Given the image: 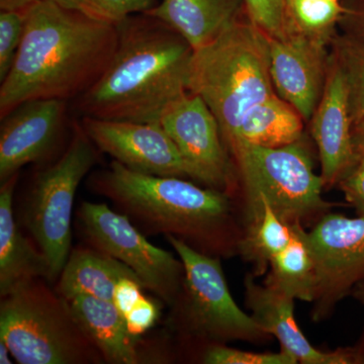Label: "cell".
<instances>
[{
    "instance_id": "4316f807",
    "label": "cell",
    "mask_w": 364,
    "mask_h": 364,
    "mask_svg": "<svg viewBox=\"0 0 364 364\" xmlns=\"http://www.w3.org/2000/svg\"><path fill=\"white\" fill-rule=\"evenodd\" d=\"M26 18V11H0V82L11 70L20 49Z\"/></svg>"
},
{
    "instance_id": "5b68a950",
    "label": "cell",
    "mask_w": 364,
    "mask_h": 364,
    "mask_svg": "<svg viewBox=\"0 0 364 364\" xmlns=\"http://www.w3.org/2000/svg\"><path fill=\"white\" fill-rule=\"evenodd\" d=\"M47 279H35L0 304V340L21 364L105 363L71 306Z\"/></svg>"
},
{
    "instance_id": "d6986e66",
    "label": "cell",
    "mask_w": 364,
    "mask_h": 364,
    "mask_svg": "<svg viewBox=\"0 0 364 364\" xmlns=\"http://www.w3.org/2000/svg\"><path fill=\"white\" fill-rule=\"evenodd\" d=\"M86 336L105 363H143L142 338L132 335L126 318L112 301L79 296L67 299Z\"/></svg>"
},
{
    "instance_id": "ac0fdd59",
    "label": "cell",
    "mask_w": 364,
    "mask_h": 364,
    "mask_svg": "<svg viewBox=\"0 0 364 364\" xmlns=\"http://www.w3.org/2000/svg\"><path fill=\"white\" fill-rule=\"evenodd\" d=\"M145 14L178 33L195 51L217 39L246 11L244 0H162Z\"/></svg>"
},
{
    "instance_id": "9a60e30c",
    "label": "cell",
    "mask_w": 364,
    "mask_h": 364,
    "mask_svg": "<svg viewBox=\"0 0 364 364\" xmlns=\"http://www.w3.org/2000/svg\"><path fill=\"white\" fill-rule=\"evenodd\" d=\"M312 135L317 144L325 186L339 182L358 159L352 140L348 90L343 71L330 56L322 97L312 119Z\"/></svg>"
},
{
    "instance_id": "277c9868",
    "label": "cell",
    "mask_w": 364,
    "mask_h": 364,
    "mask_svg": "<svg viewBox=\"0 0 364 364\" xmlns=\"http://www.w3.org/2000/svg\"><path fill=\"white\" fill-rule=\"evenodd\" d=\"M188 86L214 114L228 150L249 109L277 95L269 38L243 14L217 39L193 51Z\"/></svg>"
},
{
    "instance_id": "44dd1931",
    "label": "cell",
    "mask_w": 364,
    "mask_h": 364,
    "mask_svg": "<svg viewBox=\"0 0 364 364\" xmlns=\"http://www.w3.org/2000/svg\"><path fill=\"white\" fill-rule=\"evenodd\" d=\"M303 117L277 95L254 105L244 117L229 153L241 143L277 148L303 139Z\"/></svg>"
},
{
    "instance_id": "d590c367",
    "label": "cell",
    "mask_w": 364,
    "mask_h": 364,
    "mask_svg": "<svg viewBox=\"0 0 364 364\" xmlns=\"http://www.w3.org/2000/svg\"><path fill=\"white\" fill-rule=\"evenodd\" d=\"M9 354L11 353V351H9V347L6 346V344L4 343V342L2 341V340H0V363H13V359L9 358Z\"/></svg>"
},
{
    "instance_id": "e0dca14e",
    "label": "cell",
    "mask_w": 364,
    "mask_h": 364,
    "mask_svg": "<svg viewBox=\"0 0 364 364\" xmlns=\"http://www.w3.org/2000/svg\"><path fill=\"white\" fill-rule=\"evenodd\" d=\"M20 173L0 188V296H6L35 279L50 282V267L44 253L21 233L14 220V188Z\"/></svg>"
},
{
    "instance_id": "e575fe53",
    "label": "cell",
    "mask_w": 364,
    "mask_h": 364,
    "mask_svg": "<svg viewBox=\"0 0 364 364\" xmlns=\"http://www.w3.org/2000/svg\"><path fill=\"white\" fill-rule=\"evenodd\" d=\"M352 140L358 155L364 154V119L352 127Z\"/></svg>"
},
{
    "instance_id": "52a82bcc",
    "label": "cell",
    "mask_w": 364,
    "mask_h": 364,
    "mask_svg": "<svg viewBox=\"0 0 364 364\" xmlns=\"http://www.w3.org/2000/svg\"><path fill=\"white\" fill-rule=\"evenodd\" d=\"M230 155L240 176L248 213L264 200L280 219L293 224L331 205L323 200L324 181L314 171L303 139L277 148L241 143Z\"/></svg>"
},
{
    "instance_id": "4fadbf2b",
    "label": "cell",
    "mask_w": 364,
    "mask_h": 364,
    "mask_svg": "<svg viewBox=\"0 0 364 364\" xmlns=\"http://www.w3.org/2000/svg\"><path fill=\"white\" fill-rule=\"evenodd\" d=\"M67 102L57 98L23 102L1 119L0 182L30 163L49 156L65 126Z\"/></svg>"
},
{
    "instance_id": "7a4b0ae2",
    "label": "cell",
    "mask_w": 364,
    "mask_h": 364,
    "mask_svg": "<svg viewBox=\"0 0 364 364\" xmlns=\"http://www.w3.org/2000/svg\"><path fill=\"white\" fill-rule=\"evenodd\" d=\"M117 45L104 74L76 98L83 117L159 123L188 90L193 50L183 38L147 14L117 23Z\"/></svg>"
},
{
    "instance_id": "4dcf8cb0",
    "label": "cell",
    "mask_w": 364,
    "mask_h": 364,
    "mask_svg": "<svg viewBox=\"0 0 364 364\" xmlns=\"http://www.w3.org/2000/svg\"><path fill=\"white\" fill-rule=\"evenodd\" d=\"M339 183L347 202L359 215H364V154L359 155L358 161Z\"/></svg>"
},
{
    "instance_id": "83f0119b",
    "label": "cell",
    "mask_w": 364,
    "mask_h": 364,
    "mask_svg": "<svg viewBox=\"0 0 364 364\" xmlns=\"http://www.w3.org/2000/svg\"><path fill=\"white\" fill-rule=\"evenodd\" d=\"M207 364H296L298 361L291 354L282 350L277 353H257L229 348L221 344L208 347L203 355Z\"/></svg>"
},
{
    "instance_id": "8fae6325",
    "label": "cell",
    "mask_w": 364,
    "mask_h": 364,
    "mask_svg": "<svg viewBox=\"0 0 364 364\" xmlns=\"http://www.w3.org/2000/svg\"><path fill=\"white\" fill-rule=\"evenodd\" d=\"M303 236L315 262V313L324 315L364 280V215H325Z\"/></svg>"
},
{
    "instance_id": "5bb4252c",
    "label": "cell",
    "mask_w": 364,
    "mask_h": 364,
    "mask_svg": "<svg viewBox=\"0 0 364 364\" xmlns=\"http://www.w3.org/2000/svg\"><path fill=\"white\" fill-rule=\"evenodd\" d=\"M327 45L299 33L269 38L273 87L305 121L312 119L324 90L330 59Z\"/></svg>"
},
{
    "instance_id": "cb8c5ba5",
    "label": "cell",
    "mask_w": 364,
    "mask_h": 364,
    "mask_svg": "<svg viewBox=\"0 0 364 364\" xmlns=\"http://www.w3.org/2000/svg\"><path fill=\"white\" fill-rule=\"evenodd\" d=\"M346 11L339 0H287V35L299 33L329 44Z\"/></svg>"
},
{
    "instance_id": "8d00e7d4",
    "label": "cell",
    "mask_w": 364,
    "mask_h": 364,
    "mask_svg": "<svg viewBox=\"0 0 364 364\" xmlns=\"http://www.w3.org/2000/svg\"><path fill=\"white\" fill-rule=\"evenodd\" d=\"M356 25H358V32L360 36L361 40L364 41V7L356 16Z\"/></svg>"
},
{
    "instance_id": "836d02e7",
    "label": "cell",
    "mask_w": 364,
    "mask_h": 364,
    "mask_svg": "<svg viewBox=\"0 0 364 364\" xmlns=\"http://www.w3.org/2000/svg\"><path fill=\"white\" fill-rule=\"evenodd\" d=\"M45 1L53 2L65 9H75L91 16L90 0H45Z\"/></svg>"
},
{
    "instance_id": "484cf974",
    "label": "cell",
    "mask_w": 364,
    "mask_h": 364,
    "mask_svg": "<svg viewBox=\"0 0 364 364\" xmlns=\"http://www.w3.org/2000/svg\"><path fill=\"white\" fill-rule=\"evenodd\" d=\"M249 20L267 37L282 39L287 36V0H244Z\"/></svg>"
},
{
    "instance_id": "f1b7e54d",
    "label": "cell",
    "mask_w": 364,
    "mask_h": 364,
    "mask_svg": "<svg viewBox=\"0 0 364 364\" xmlns=\"http://www.w3.org/2000/svg\"><path fill=\"white\" fill-rule=\"evenodd\" d=\"M154 6L155 0H90L91 16L112 23L145 14Z\"/></svg>"
},
{
    "instance_id": "d4e9b609",
    "label": "cell",
    "mask_w": 364,
    "mask_h": 364,
    "mask_svg": "<svg viewBox=\"0 0 364 364\" xmlns=\"http://www.w3.org/2000/svg\"><path fill=\"white\" fill-rule=\"evenodd\" d=\"M333 56L343 71L352 123L364 119V41L336 38Z\"/></svg>"
},
{
    "instance_id": "1f68e13d",
    "label": "cell",
    "mask_w": 364,
    "mask_h": 364,
    "mask_svg": "<svg viewBox=\"0 0 364 364\" xmlns=\"http://www.w3.org/2000/svg\"><path fill=\"white\" fill-rule=\"evenodd\" d=\"M143 289H145V287L140 280L129 277L122 279L117 284L112 303L116 305L117 310L123 314L124 317L143 298Z\"/></svg>"
},
{
    "instance_id": "d6a6232c",
    "label": "cell",
    "mask_w": 364,
    "mask_h": 364,
    "mask_svg": "<svg viewBox=\"0 0 364 364\" xmlns=\"http://www.w3.org/2000/svg\"><path fill=\"white\" fill-rule=\"evenodd\" d=\"M40 0H0V11H28Z\"/></svg>"
},
{
    "instance_id": "3957f363",
    "label": "cell",
    "mask_w": 364,
    "mask_h": 364,
    "mask_svg": "<svg viewBox=\"0 0 364 364\" xmlns=\"http://www.w3.org/2000/svg\"><path fill=\"white\" fill-rule=\"evenodd\" d=\"M88 186L146 235H172L207 250L226 246L231 218L229 196L181 177L148 176L112 160L92 173Z\"/></svg>"
},
{
    "instance_id": "7402d4cb",
    "label": "cell",
    "mask_w": 364,
    "mask_h": 364,
    "mask_svg": "<svg viewBox=\"0 0 364 364\" xmlns=\"http://www.w3.org/2000/svg\"><path fill=\"white\" fill-rule=\"evenodd\" d=\"M291 228L293 238L270 261L265 284L294 299L314 303L317 287L315 262L304 239L303 227L294 222Z\"/></svg>"
},
{
    "instance_id": "ba28073f",
    "label": "cell",
    "mask_w": 364,
    "mask_h": 364,
    "mask_svg": "<svg viewBox=\"0 0 364 364\" xmlns=\"http://www.w3.org/2000/svg\"><path fill=\"white\" fill-rule=\"evenodd\" d=\"M97 146L81 124L73 126L68 147L57 161L36 176L26 198L23 222L58 280L71 252V218L79 184L97 161Z\"/></svg>"
},
{
    "instance_id": "603a6c76",
    "label": "cell",
    "mask_w": 364,
    "mask_h": 364,
    "mask_svg": "<svg viewBox=\"0 0 364 364\" xmlns=\"http://www.w3.org/2000/svg\"><path fill=\"white\" fill-rule=\"evenodd\" d=\"M250 229L239 243L242 255L255 265L256 274H262L270 261L289 245L293 228L275 214L264 200L248 213Z\"/></svg>"
},
{
    "instance_id": "f546056e",
    "label": "cell",
    "mask_w": 364,
    "mask_h": 364,
    "mask_svg": "<svg viewBox=\"0 0 364 364\" xmlns=\"http://www.w3.org/2000/svg\"><path fill=\"white\" fill-rule=\"evenodd\" d=\"M159 317V305L146 296H144L130 312L124 316L129 331L138 338L149 331Z\"/></svg>"
},
{
    "instance_id": "ffe728a7",
    "label": "cell",
    "mask_w": 364,
    "mask_h": 364,
    "mask_svg": "<svg viewBox=\"0 0 364 364\" xmlns=\"http://www.w3.org/2000/svg\"><path fill=\"white\" fill-rule=\"evenodd\" d=\"M127 277L140 280L130 267L107 254L92 247L75 248L55 289L66 299L88 296L112 301L117 284Z\"/></svg>"
},
{
    "instance_id": "6da1fadb",
    "label": "cell",
    "mask_w": 364,
    "mask_h": 364,
    "mask_svg": "<svg viewBox=\"0 0 364 364\" xmlns=\"http://www.w3.org/2000/svg\"><path fill=\"white\" fill-rule=\"evenodd\" d=\"M117 23L40 0L0 86V119L33 100L80 97L100 78L117 45Z\"/></svg>"
},
{
    "instance_id": "74e56055",
    "label": "cell",
    "mask_w": 364,
    "mask_h": 364,
    "mask_svg": "<svg viewBox=\"0 0 364 364\" xmlns=\"http://www.w3.org/2000/svg\"><path fill=\"white\" fill-rule=\"evenodd\" d=\"M356 287L358 289H356L355 296L364 304V280Z\"/></svg>"
},
{
    "instance_id": "8992f818",
    "label": "cell",
    "mask_w": 364,
    "mask_h": 364,
    "mask_svg": "<svg viewBox=\"0 0 364 364\" xmlns=\"http://www.w3.org/2000/svg\"><path fill=\"white\" fill-rule=\"evenodd\" d=\"M165 237L184 268L181 293L167 318L172 330L215 344L232 340L260 341L269 336L234 301L219 258L172 235Z\"/></svg>"
},
{
    "instance_id": "30bf717a",
    "label": "cell",
    "mask_w": 364,
    "mask_h": 364,
    "mask_svg": "<svg viewBox=\"0 0 364 364\" xmlns=\"http://www.w3.org/2000/svg\"><path fill=\"white\" fill-rule=\"evenodd\" d=\"M159 123L176 144L193 181L228 193L235 183L236 167L205 100L188 91L167 107Z\"/></svg>"
},
{
    "instance_id": "7c38bea8",
    "label": "cell",
    "mask_w": 364,
    "mask_h": 364,
    "mask_svg": "<svg viewBox=\"0 0 364 364\" xmlns=\"http://www.w3.org/2000/svg\"><path fill=\"white\" fill-rule=\"evenodd\" d=\"M83 130L100 152L127 168L155 176L191 178V169L160 123L83 117Z\"/></svg>"
},
{
    "instance_id": "2e32d148",
    "label": "cell",
    "mask_w": 364,
    "mask_h": 364,
    "mask_svg": "<svg viewBox=\"0 0 364 364\" xmlns=\"http://www.w3.org/2000/svg\"><path fill=\"white\" fill-rule=\"evenodd\" d=\"M246 304L258 325L273 335L282 345V350L291 354L298 363L348 364L355 363L351 352L318 350L299 329L294 318V299L273 289L257 284L252 275L245 279Z\"/></svg>"
},
{
    "instance_id": "9c48e42d",
    "label": "cell",
    "mask_w": 364,
    "mask_h": 364,
    "mask_svg": "<svg viewBox=\"0 0 364 364\" xmlns=\"http://www.w3.org/2000/svg\"><path fill=\"white\" fill-rule=\"evenodd\" d=\"M78 218L91 247L124 263L146 289L167 306L173 305L183 284L181 258L151 244L127 215L107 203L83 202Z\"/></svg>"
}]
</instances>
